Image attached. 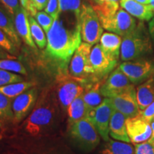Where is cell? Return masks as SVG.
Listing matches in <instances>:
<instances>
[{"label": "cell", "mask_w": 154, "mask_h": 154, "mask_svg": "<svg viewBox=\"0 0 154 154\" xmlns=\"http://www.w3.org/2000/svg\"><path fill=\"white\" fill-rule=\"evenodd\" d=\"M60 11L47 34L46 54L64 70L77 48L82 44L80 14Z\"/></svg>", "instance_id": "obj_1"}, {"label": "cell", "mask_w": 154, "mask_h": 154, "mask_svg": "<svg viewBox=\"0 0 154 154\" xmlns=\"http://www.w3.org/2000/svg\"><path fill=\"white\" fill-rule=\"evenodd\" d=\"M57 95L47 88L37 99L33 111L24 121L22 128L31 136H38L54 126L59 115Z\"/></svg>", "instance_id": "obj_2"}, {"label": "cell", "mask_w": 154, "mask_h": 154, "mask_svg": "<svg viewBox=\"0 0 154 154\" xmlns=\"http://www.w3.org/2000/svg\"><path fill=\"white\" fill-rule=\"evenodd\" d=\"M152 51V42L149 30L144 23H137L134 29L123 36L121 59L124 61L140 59Z\"/></svg>", "instance_id": "obj_3"}, {"label": "cell", "mask_w": 154, "mask_h": 154, "mask_svg": "<svg viewBox=\"0 0 154 154\" xmlns=\"http://www.w3.org/2000/svg\"><path fill=\"white\" fill-rule=\"evenodd\" d=\"M69 136L72 143L84 152L92 151L100 143V135L89 118L69 126Z\"/></svg>", "instance_id": "obj_4"}, {"label": "cell", "mask_w": 154, "mask_h": 154, "mask_svg": "<svg viewBox=\"0 0 154 154\" xmlns=\"http://www.w3.org/2000/svg\"><path fill=\"white\" fill-rule=\"evenodd\" d=\"M79 22L83 41L92 46L98 44L103 34V28L97 13L89 4H82Z\"/></svg>", "instance_id": "obj_5"}, {"label": "cell", "mask_w": 154, "mask_h": 154, "mask_svg": "<svg viewBox=\"0 0 154 154\" xmlns=\"http://www.w3.org/2000/svg\"><path fill=\"white\" fill-rule=\"evenodd\" d=\"M92 45L86 42H82L77 48L69 65V74L74 78L88 83L96 82L94 80V71L90 63V53Z\"/></svg>", "instance_id": "obj_6"}, {"label": "cell", "mask_w": 154, "mask_h": 154, "mask_svg": "<svg viewBox=\"0 0 154 154\" xmlns=\"http://www.w3.org/2000/svg\"><path fill=\"white\" fill-rule=\"evenodd\" d=\"M99 19L104 29L122 37L132 32L137 24L134 17L122 8L110 16L99 17Z\"/></svg>", "instance_id": "obj_7"}, {"label": "cell", "mask_w": 154, "mask_h": 154, "mask_svg": "<svg viewBox=\"0 0 154 154\" xmlns=\"http://www.w3.org/2000/svg\"><path fill=\"white\" fill-rule=\"evenodd\" d=\"M86 84L83 81L72 76H65L64 74L61 76L57 88V98L61 107L67 109L72 101L82 95Z\"/></svg>", "instance_id": "obj_8"}, {"label": "cell", "mask_w": 154, "mask_h": 154, "mask_svg": "<svg viewBox=\"0 0 154 154\" xmlns=\"http://www.w3.org/2000/svg\"><path fill=\"white\" fill-rule=\"evenodd\" d=\"M119 68L134 85L142 84L154 74V62L143 58L124 61Z\"/></svg>", "instance_id": "obj_9"}, {"label": "cell", "mask_w": 154, "mask_h": 154, "mask_svg": "<svg viewBox=\"0 0 154 154\" xmlns=\"http://www.w3.org/2000/svg\"><path fill=\"white\" fill-rule=\"evenodd\" d=\"M135 87L121 69L116 68L101 83L100 91L105 98H111Z\"/></svg>", "instance_id": "obj_10"}, {"label": "cell", "mask_w": 154, "mask_h": 154, "mask_svg": "<svg viewBox=\"0 0 154 154\" xmlns=\"http://www.w3.org/2000/svg\"><path fill=\"white\" fill-rule=\"evenodd\" d=\"M89 59L95 82H101L115 69L118 63L108 57L100 44H96L91 48Z\"/></svg>", "instance_id": "obj_11"}, {"label": "cell", "mask_w": 154, "mask_h": 154, "mask_svg": "<svg viewBox=\"0 0 154 154\" xmlns=\"http://www.w3.org/2000/svg\"><path fill=\"white\" fill-rule=\"evenodd\" d=\"M113 111L110 99L105 98L101 104L88 114V118L91 119L100 136L105 141L109 140V124Z\"/></svg>", "instance_id": "obj_12"}, {"label": "cell", "mask_w": 154, "mask_h": 154, "mask_svg": "<svg viewBox=\"0 0 154 154\" xmlns=\"http://www.w3.org/2000/svg\"><path fill=\"white\" fill-rule=\"evenodd\" d=\"M38 99V91L35 86L23 92L12 101L14 121L19 123L29 115L35 106Z\"/></svg>", "instance_id": "obj_13"}, {"label": "cell", "mask_w": 154, "mask_h": 154, "mask_svg": "<svg viewBox=\"0 0 154 154\" xmlns=\"http://www.w3.org/2000/svg\"><path fill=\"white\" fill-rule=\"evenodd\" d=\"M109 99L111 100L113 109L124 114L126 119L132 118L140 114V111L138 107L136 89L135 87Z\"/></svg>", "instance_id": "obj_14"}, {"label": "cell", "mask_w": 154, "mask_h": 154, "mask_svg": "<svg viewBox=\"0 0 154 154\" xmlns=\"http://www.w3.org/2000/svg\"><path fill=\"white\" fill-rule=\"evenodd\" d=\"M127 133L131 142L134 144L147 141L151 138L152 128L151 122L140 114L126 120Z\"/></svg>", "instance_id": "obj_15"}, {"label": "cell", "mask_w": 154, "mask_h": 154, "mask_svg": "<svg viewBox=\"0 0 154 154\" xmlns=\"http://www.w3.org/2000/svg\"><path fill=\"white\" fill-rule=\"evenodd\" d=\"M29 17V14L28 11L21 6L14 15L15 29L19 38H22L26 45L32 49H36V45L34 43L31 34Z\"/></svg>", "instance_id": "obj_16"}, {"label": "cell", "mask_w": 154, "mask_h": 154, "mask_svg": "<svg viewBox=\"0 0 154 154\" xmlns=\"http://www.w3.org/2000/svg\"><path fill=\"white\" fill-rule=\"evenodd\" d=\"M120 7L132 17L140 21H150L153 19L154 12L149 5H143L136 0H120Z\"/></svg>", "instance_id": "obj_17"}, {"label": "cell", "mask_w": 154, "mask_h": 154, "mask_svg": "<svg viewBox=\"0 0 154 154\" xmlns=\"http://www.w3.org/2000/svg\"><path fill=\"white\" fill-rule=\"evenodd\" d=\"M126 117L115 110L113 111L109 124V135L114 140L131 143L126 126Z\"/></svg>", "instance_id": "obj_18"}, {"label": "cell", "mask_w": 154, "mask_h": 154, "mask_svg": "<svg viewBox=\"0 0 154 154\" xmlns=\"http://www.w3.org/2000/svg\"><path fill=\"white\" fill-rule=\"evenodd\" d=\"M99 42L102 49L108 57L118 61L121 54V36L112 32H105L102 34Z\"/></svg>", "instance_id": "obj_19"}, {"label": "cell", "mask_w": 154, "mask_h": 154, "mask_svg": "<svg viewBox=\"0 0 154 154\" xmlns=\"http://www.w3.org/2000/svg\"><path fill=\"white\" fill-rule=\"evenodd\" d=\"M0 29L9 36L17 47L21 45V38L14 26V16L11 14L2 5H0Z\"/></svg>", "instance_id": "obj_20"}, {"label": "cell", "mask_w": 154, "mask_h": 154, "mask_svg": "<svg viewBox=\"0 0 154 154\" xmlns=\"http://www.w3.org/2000/svg\"><path fill=\"white\" fill-rule=\"evenodd\" d=\"M101 83V82H90L85 86L84 91L82 94V97L86 106L88 107L89 113L99 106L103 101V96L100 91Z\"/></svg>", "instance_id": "obj_21"}, {"label": "cell", "mask_w": 154, "mask_h": 154, "mask_svg": "<svg viewBox=\"0 0 154 154\" xmlns=\"http://www.w3.org/2000/svg\"><path fill=\"white\" fill-rule=\"evenodd\" d=\"M140 111H143L154 101V74L136 88Z\"/></svg>", "instance_id": "obj_22"}, {"label": "cell", "mask_w": 154, "mask_h": 154, "mask_svg": "<svg viewBox=\"0 0 154 154\" xmlns=\"http://www.w3.org/2000/svg\"><path fill=\"white\" fill-rule=\"evenodd\" d=\"M66 110L69 117V126L82 119L88 118L89 114V111L83 99L82 95L77 97L74 101H72Z\"/></svg>", "instance_id": "obj_23"}, {"label": "cell", "mask_w": 154, "mask_h": 154, "mask_svg": "<svg viewBox=\"0 0 154 154\" xmlns=\"http://www.w3.org/2000/svg\"><path fill=\"white\" fill-rule=\"evenodd\" d=\"M36 84L32 82H20L11 83L0 86V93L5 95L7 97L13 99L20 95L23 92L27 91L29 88L35 86Z\"/></svg>", "instance_id": "obj_24"}, {"label": "cell", "mask_w": 154, "mask_h": 154, "mask_svg": "<svg viewBox=\"0 0 154 154\" xmlns=\"http://www.w3.org/2000/svg\"><path fill=\"white\" fill-rule=\"evenodd\" d=\"M101 154H134V149L129 143L109 139Z\"/></svg>", "instance_id": "obj_25"}, {"label": "cell", "mask_w": 154, "mask_h": 154, "mask_svg": "<svg viewBox=\"0 0 154 154\" xmlns=\"http://www.w3.org/2000/svg\"><path fill=\"white\" fill-rule=\"evenodd\" d=\"M30 23L31 34H32V38H33L34 43L39 49H43L46 48L47 44V38L44 31L41 26L38 24L34 17L29 14V17Z\"/></svg>", "instance_id": "obj_26"}, {"label": "cell", "mask_w": 154, "mask_h": 154, "mask_svg": "<svg viewBox=\"0 0 154 154\" xmlns=\"http://www.w3.org/2000/svg\"><path fill=\"white\" fill-rule=\"evenodd\" d=\"M12 99L0 93V122L14 121Z\"/></svg>", "instance_id": "obj_27"}, {"label": "cell", "mask_w": 154, "mask_h": 154, "mask_svg": "<svg viewBox=\"0 0 154 154\" xmlns=\"http://www.w3.org/2000/svg\"><path fill=\"white\" fill-rule=\"evenodd\" d=\"M0 69L22 75L27 74L22 63L15 59H0Z\"/></svg>", "instance_id": "obj_28"}, {"label": "cell", "mask_w": 154, "mask_h": 154, "mask_svg": "<svg viewBox=\"0 0 154 154\" xmlns=\"http://www.w3.org/2000/svg\"><path fill=\"white\" fill-rule=\"evenodd\" d=\"M34 17L47 34L49 31L51 29L54 22V19L51 15L47 14L45 11H37Z\"/></svg>", "instance_id": "obj_29"}, {"label": "cell", "mask_w": 154, "mask_h": 154, "mask_svg": "<svg viewBox=\"0 0 154 154\" xmlns=\"http://www.w3.org/2000/svg\"><path fill=\"white\" fill-rule=\"evenodd\" d=\"M59 11H72L80 14L82 0H59Z\"/></svg>", "instance_id": "obj_30"}, {"label": "cell", "mask_w": 154, "mask_h": 154, "mask_svg": "<svg viewBox=\"0 0 154 154\" xmlns=\"http://www.w3.org/2000/svg\"><path fill=\"white\" fill-rule=\"evenodd\" d=\"M24 79L17 73L0 69V86L11 83L24 82Z\"/></svg>", "instance_id": "obj_31"}, {"label": "cell", "mask_w": 154, "mask_h": 154, "mask_svg": "<svg viewBox=\"0 0 154 154\" xmlns=\"http://www.w3.org/2000/svg\"><path fill=\"white\" fill-rule=\"evenodd\" d=\"M0 47L5 49L11 54L16 56L18 54V47L13 43L9 36L2 30L0 29Z\"/></svg>", "instance_id": "obj_32"}, {"label": "cell", "mask_w": 154, "mask_h": 154, "mask_svg": "<svg viewBox=\"0 0 154 154\" xmlns=\"http://www.w3.org/2000/svg\"><path fill=\"white\" fill-rule=\"evenodd\" d=\"M29 154H73L67 149L62 147L38 148L29 151Z\"/></svg>", "instance_id": "obj_33"}, {"label": "cell", "mask_w": 154, "mask_h": 154, "mask_svg": "<svg viewBox=\"0 0 154 154\" xmlns=\"http://www.w3.org/2000/svg\"><path fill=\"white\" fill-rule=\"evenodd\" d=\"M48 0H29L27 11L31 16L34 17L36 12L42 11L47 7Z\"/></svg>", "instance_id": "obj_34"}, {"label": "cell", "mask_w": 154, "mask_h": 154, "mask_svg": "<svg viewBox=\"0 0 154 154\" xmlns=\"http://www.w3.org/2000/svg\"><path fill=\"white\" fill-rule=\"evenodd\" d=\"M134 154H154V144L148 141L135 144Z\"/></svg>", "instance_id": "obj_35"}, {"label": "cell", "mask_w": 154, "mask_h": 154, "mask_svg": "<svg viewBox=\"0 0 154 154\" xmlns=\"http://www.w3.org/2000/svg\"><path fill=\"white\" fill-rule=\"evenodd\" d=\"M44 11L55 19L60 12L59 0H48L47 7L44 9Z\"/></svg>", "instance_id": "obj_36"}, {"label": "cell", "mask_w": 154, "mask_h": 154, "mask_svg": "<svg viewBox=\"0 0 154 154\" xmlns=\"http://www.w3.org/2000/svg\"><path fill=\"white\" fill-rule=\"evenodd\" d=\"M0 5H2L13 16L21 7L19 0H0Z\"/></svg>", "instance_id": "obj_37"}, {"label": "cell", "mask_w": 154, "mask_h": 154, "mask_svg": "<svg viewBox=\"0 0 154 154\" xmlns=\"http://www.w3.org/2000/svg\"><path fill=\"white\" fill-rule=\"evenodd\" d=\"M140 115L147 121L151 122L152 119L154 116V101L145 109L140 111Z\"/></svg>", "instance_id": "obj_38"}, {"label": "cell", "mask_w": 154, "mask_h": 154, "mask_svg": "<svg viewBox=\"0 0 154 154\" xmlns=\"http://www.w3.org/2000/svg\"><path fill=\"white\" fill-rule=\"evenodd\" d=\"M16 56L9 54L5 49L0 47V59H16Z\"/></svg>", "instance_id": "obj_39"}, {"label": "cell", "mask_w": 154, "mask_h": 154, "mask_svg": "<svg viewBox=\"0 0 154 154\" xmlns=\"http://www.w3.org/2000/svg\"><path fill=\"white\" fill-rule=\"evenodd\" d=\"M149 32L151 36L152 42L154 45V18H153L150 21L149 24Z\"/></svg>", "instance_id": "obj_40"}, {"label": "cell", "mask_w": 154, "mask_h": 154, "mask_svg": "<svg viewBox=\"0 0 154 154\" xmlns=\"http://www.w3.org/2000/svg\"><path fill=\"white\" fill-rule=\"evenodd\" d=\"M151 126L152 128V134L151 138H150L147 141L149 142L150 143L154 144V121H152L151 122Z\"/></svg>", "instance_id": "obj_41"}, {"label": "cell", "mask_w": 154, "mask_h": 154, "mask_svg": "<svg viewBox=\"0 0 154 154\" xmlns=\"http://www.w3.org/2000/svg\"><path fill=\"white\" fill-rule=\"evenodd\" d=\"M136 1L139 3L143 4V5H149V0H136Z\"/></svg>", "instance_id": "obj_42"}, {"label": "cell", "mask_w": 154, "mask_h": 154, "mask_svg": "<svg viewBox=\"0 0 154 154\" xmlns=\"http://www.w3.org/2000/svg\"><path fill=\"white\" fill-rule=\"evenodd\" d=\"M149 5H150V7H151L152 9H153V11L154 12V0H149Z\"/></svg>", "instance_id": "obj_43"}, {"label": "cell", "mask_w": 154, "mask_h": 154, "mask_svg": "<svg viewBox=\"0 0 154 154\" xmlns=\"http://www.w3.org/2000/svg\"><path fill=\"white\" fill-rule=\"evenodd\" d=\"M2 127H3V126H2V123L0 122V131L2 129Z\"/></svg>", "instance_id": "obj_44"}, {"label": "cell", "mask_w": 154, "mask_h": 154, "mask_svg": "<svg viewBox=\"0 0 154 154\" xmlns=\"http://www.w3.org/2000/svg\"><path fill=\"white\" fill-rule=\"evenodd\" d=\"M152 121H154V116L153 117V119H152Z\"/></svg>", "instance_id": "obj_45"}]
</instances>
